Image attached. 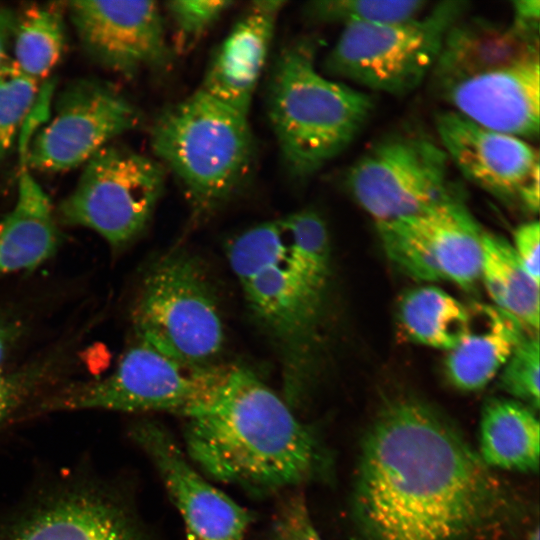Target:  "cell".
I'll use <instances>...</instances> for the list:
<instances>
[{
	"label": "cell",
	"mask_w": 540,
	"mask_h": 540,
	"mask_svg": "<svg viewBox=\"0 0 540 540\" xmlns=\"http://www.w3.org/2000/svg\"><path fill=\"white\" fill-rule=\"evenodd\" d=\"M440 146L462 175L525 211L539 209V153L526 140L485 128L451 110L435 119Z\"/></svg>",
	"instance_id": "4fadbf2b"
},
{
	"label": "cell",
	"mask_w": 540,
	"mask_h": 540,
	"mask_svg": "<svg viewBox=\"0 0 540 540\" xmlns=\"http://www.w3.org/2000/svg\"><path fill=\"white\" fill-rule=\"evenodd\" d=\"M132 321L137 340L187 365H213L224 344L212 288L201 264L185 252H172L149 267Z\"/></svg>",
	"instance_id": "ba28073f"
},
{
	"label": "cell",
	"mask_w": 540,
	"mask_h": 540,
	"mask_svg": "<svg viewBox=\"0 0 540 540\" xmlns=\"http://www.w3.org/2000/svg\"><path fill=\"white\" fill-rule=\"evenodd\" d=\"M468 2H439L428 13L399 23H350L324 59V71L367 89L404 96L428 78L448 30Z\"/></svg>",
	"instance_id": "52a82bcc"
},
{
	"label": "cell",
	"mask_w": 540,
	"mask_h": 540,
	"mask_svg": "<svg viewBox=\"0 0 540 540\" xmlns=\"http://www.w3.org/2000/svg\"><path fill=\"white\" fill-rule=\"evenodd\" d=\"M165 185L157 161L108 144L86 163L74 190L61 202L60 220L99 234L115 250L145 230Z\"/></svg>",
	"instance_id": "9c48e42d"
},
{
	"label": "cell",
	"mask_w": 540,
	"mask_h": 540,
	"mask_svg": "<svg viewBox=\"0 0 540 540\" xmlns=\"http://www.w3.org/2000/svg\"><path fill=\"white\" fill-rule=\"evenodd\" d=\"M0 540H143L120 494L88 472L61 473L0 512Z\"/></svg>",
	"instance_id": "30bf717a"
},
{
	"label": "cell",
	"mask_w": 540,
	"mask_h": 540,
	"mask_svg": "<svg viewBox=\"0 0 540 540\" xmlns=\"http://www.w3.org/2000/svg\"><path fill=\"white\" fill-rule=\"evenodd\" d=\"M150 143L196 216L211 213L234 196L255 158L248 116L199 89L157 116Z\"/></svg>",
	"instance_id": "5b68a950"
},
{
	"label": "cell",
	"mask_w": 540,
	"mask_h": 540,
	"mask_svg": "<svg viewBox=\"0 0 540 540\" xmlns=\"http://www.w3.org/2000/svg\"><path fill=\"white\" fill-rule=\"evenodd\" d=\"M442 147L416 134L372 145L349 168L345 185L376 226L416 216L460 193Z\"/></svg>",
	"instance_id": "8fae6325"
},
{
	"label": "cell",
	"mask_w": 540,
	"mask_h": 540,
	"mask_svg": "<svg viewBox=\"0 0 540 540\" xmlns=\"http://www.w3.org/2000/svg\"><path fill=\"white\" fill-rule=\"evenodd\" d=\"M538 334H527L499 372L500 387L533 410L540 405Z\"/></svg>",
	"instance_id": "f1b7e54d"
},
{
	"label": "cell",
	"mask_w": 540,
	"mask_h": 540,
	"mask_svg": "<svg viewBox=\"0 0 540 540\" xmlns=\"http://www.w3.org/2000/svg\"><path fill=\"white\" fill-rule=\"evenodd\" d=\"M424 0H321L305 6L306 16L320 23L385 24L412 20L422 15Z\"/></svg>",
	"instance_id": "4316f807"
},
{
	"label": "cell",
	"mask_w": 540,
	"mask_h": 540,
	"mask_svg": "<svg viewBox=\"0 0 540 540\" xmlns=\"http://www.w3.org/2000/svg\"><path fill=\"white\" fill-rule=\"evenodd\" d=\"M478 455L490 469L537 472L540 424L534 410L512 399L489 400L481 415Z\"/></svg>",
	"instance_id": "44dd1931"
},
{
	"label": "cell",
	"mask_w": 540,
	"mask_h": 540,
	"mask_svg": "<svg viewBox=\"0 0 540 540\" xmlns=\"http://www.w3.org/2000/svg\"><path fill=\"white\" fill-rule=\"evenodd\" d=\"M271 540H322L302 494L295 493L280 505L273 521Z\"/></svg>",
	"instance_id": "4dcf8cb0"
},
{
	"label": "cell",
	"mask_w": 540,
	"mask_h": 540,
	"mask_svg": "<svg viewBox=\"0 0 540 540\" xmlns=\"http://www.w3.org/2000/svg\"><path fill=\"white\" fill-rule=\"evenodd\" d=\"M62 363L58 353L18 368L0 367V439L13 426L30 419L34 406L51 391Z\"/></svg>",
	"instance_id": "484cf974"
},
{
	"label": "cell",
	"mask_w": 540,
	"mask_h": 540,
	"mask_svg": "<svg viewBox=\"0 0 540 540\" xmlns=\"http://www.w3.org/2000/svg\"><path fill=\"white\" fill-rule=\"evenodd\" d=\"M398 318L412 341L450 351L467 334L472 311L446 291L428 285L411 289L402 296Z\"/></svg>",
	"instance_id": "603a6c76"
},
{
	"label": "cell",
	"mask_w": 540,
	"mask_h": 540,
	"mask_svg": "<svg viewBox=\"0 0 540 540\" xmlns=\"http://www.w3.org/2000/svg\"><path fill=\"white\" fill-rule=\"evenodd\" d=\"M233 1H169L165 11L174 29L178 51L187 50L230 9Z\"/></svg>",
	"instance_id": "f546056e"
},
{
	"label": "cell",
	"mask_w": 540,
	"mask_h": 540,
	"mask_svg": "<svg viewBox=\"0 0 540 540\" xmlns=\"http://www.w3.org/2000/svg\"><path fill=\"white\" fill-rule=\"evenodd\" d=\"M186 418L190 457L223 483L269 494L312 479L324 466L313 432L244 367L230 366L213 395Z\"/></svg>",
	"instance_id": "7a4b0ae2"
},
{
	"label": "cell",
	"mask_w": 540,
	"mask_h": 540,
	"mask_svg": "<svg viewBox=\"0 0 540 540\" xmlns=\"http://www.w3.org/2000/svg\"><path fill=\"white\" fill-rule=\"evenodd\" d=\"M513 18L530 25H539L540 1L516 0L513 3Z\"/></svg>",
	"instance_id": "e575fe53"
},
{
	"label": "cell",
	"mask_w": 540,
	"mask_h": 540,
	"mask_svg": "<svg viewBox=\"0 0 540 540\" xmlns=\"http://www.w3.org/2000/svg\"><path fill=\"white\" fill-rule=\"evenodd\" d=\"M38 96V81L13 60L7 59L0 66V161L9 152Z\"/></svg>",
	"instance_id": "83f0119b"
},
{
	"label": "cell",
	"mask_w": 540,
	"mask_h": 540,
	"mask_svg": "<svg viewBox=\"0 0 540 540\" xmlns=\"http://www.w3.org/2000/svg\"><path fill=\"white\" fill-rule=\"evenodd\" d=\"M505 501L478 452L425 404H389L364 436L354 505L365 540H461Z\"/></svg>",
	"instance_id": "6da1fadb"
},
{
	"label": "cell",
	"mask_w": 540,
	"mask_h": 540,
	"mask_svg": "<svg viewBox=\"0 0 540 540\" xmlns=\"http://www.w3.org/2000/svg\"><path fill=\"white\" fill-rule=\"evenodd\" d=\"M17 66L39 81L60 62L65 49L62 8L56 4L32 5L19 18L13 33Z\"/></svg>",
	"instance_id": "cb8c5ba5"
},
{
	"label": "cell",
	"mask_w": 540,
	"mask_h": 540,
	"mask_svg": "<svg viewBox=\"0 0 540 540\" xmlns=\"http://www.w3.org/2000/svg\"><path fill=\"white\" fill-rule=\"evenodd\" d=\"M129 435L156 466L183 519L187 540H244L251 513L206 481L157 423H134Z\"/></svg>",
	"instance_id": "2e32d148"
},
{
	"label": "cell",
	"mask_w": 540,
	"mask_h": 540,
	"mask_svg": "<svg viewBox=\"0 0 540 540\" xmlns=\"http://www.w3.org/2000/svg\"><path fill=\"white\" fill-rule=\"evenodd\" d=\"M16 19L11 11L0 7V66L7 60V49L13 37Z\"/></svg>",
	"instance_id": "836d02e7"
},
{
	"label": "cell",
	"mask_w": 540,
	"mask_h": 540,
	"mask_svg": "<svg viewBox=\"0 0 540 540\" xmlns=\"http://www.w3.org/2000/svg\"><path fill=\"white\" fill-rule=\"evenodd\" d=\"M229 367L187 365L136 339L111 374L51 390L31 418L79 410L168 411L186 417L213 395Z\"/></svg>",
	"instance_id": "8992f818"
},
{
	"label": "cell",
	"mask_w": 540,
	"mask_h": 540,
	"mask_svg": "<svg viewBox=\"0 0 540 540\" xmlns=\"http://www.w3.org/2000/svg\"><path fill=\"white\" fill-rule=\"evenodd\" d=\"M17 192L12 210L0 220V276L37 268L60 243L51 201L23 164Z\"/></svg>",
	"instance_id": "d6986e66"
},
{
	"label": "cell",
	"mask_w": 540,
	"mask_h": 540,
	"mask_svg": "<svg viewBox=\"0 0 540 540\" xmlns=\"http://www.w3.org/2000/svg\"><path fill=\"white\" fill-rule=\"evenodd\" d=\"M141 122L138 108L110 84L74 81L61 91L54 115L29 142L21 164L49 173L70 170Z\"/></svg>",
	"instance_id": "7c38bea8"
},
{
	"label": "cell",
	"mask_w": 540,
	"mask_h": 540,
	"mask_svg": "<svg viewBox=\"0 0 540 540\" xmlns=\"http://www.w3.org/2000/svg\"><path fill=\"white\" fill-rule=\"evenodd\" d=\"M440 280L471 290L480 280L483 233L461 192L413 217L404 218Z\"/></svg>",
	"instance_id": "ac0fdd59"
},
{
	"label": "cell",
	"mask_w": 540,
	"mask_h": 540,
	"mask_svg": "<svg viewBox=\"0 0 540 540\" xmlns=\"http://www.w3.org/2000/svg\"><path fill=\"white\" fill-rule=\"evenodd\" d=\"M71 21L88 54L125 76L165 67L171 57L155 1H72Z\"/></svg>",
	"instance_id": "9a60e30c"
},
{
	"label": "cell",
	"mask_w": 540,
	"mask_h": 540,
	"mask_svg": "<svg viewBox=\"0 0 540 540\" xmlns=\"http://www.w3.org/2000/svg\"><path fill=\"white\" fill-rule=\"evenodd\" d=\"M539 242L540 224L531 220L517 227L512 246L526 272L540 284Z\"/></svg>",
	"instance_id": "1f68e13d"
},
{
	"label": "cell",
	"mask_w": 540,
	"mask_h": 540,
	"mask_svg": "<svg viewBox=\"0 0 540 540\" xmlns=\"http://www.w3.org/2000/svg\"><path fill=\"white\" fill-rule=\"evenodd\" d=\"M471 311L467 334L448 351L445 361L448 379L462 391L485 387L529 334L516 319L494 305L475 303Z\"/></svg>",
	"instance_id": "ffe728a7"
},
{
	"label": "cell",
	"mask_w": 540,
	"mask_h": 540,
	"mask_svg": "<svg viewBox=\"0 0 540 540\" xmlns=\"http://www.w3.org/2000/svg\"><path fill=\"white\" fill-rule=\"evenodd\" d=\"M448 110L524 140L539 135V26L459 19L428 76Z\"/></svg>",
	"instance_id": "3957f363"
},
{
	"label": "cell",
	"mask_w": 540,
	"mask_h": 540,
	"mask_svg": "<svg viewBox=\"0 0 540 540\" xmlns=\"http://www.w3.org/2000/svg\"><path fill=\"white\" fill-rule=\"evenodd\" d=\"M24 326L19 319L0 313V367L19 343Z\"/></svg>",
	"instance_id": "d6a6232c"
},
{
	"label": "cell",
	"mask_w": 540,
	"mask_h": 540,
	"mask_svg": "<svg viewBox=\"0 0 540 540\" xmlns=\"http://www.w3.org/2000/svg\"><path fill=\"white\" fill-rule=\"evenodd\" d=\"M285 1H253L215 49L200 91L248 116Z\"/></svg>",
	"instance_id": "e0dca14e"
},
{
	"label": "cell",
	"mask_w": 540,
	"mask_h": 540,
	"mask_svg": "<svg viewBox=\"0 0 540 540\" xmlns=\"http://www.w3.org/2000/svg\"><path fill=\"white\" fill-rule=\"evenodd\" d=\"M255 317L279 350L286 402L300 398L322 303L291 269L286 251L238 279Z\"/></svg>",
	"instance_id": "5bb4252c"
},
{
	"label": "cell",
	"mask_w": 540,
	"mask_h": 540,
	"mask_svg": "<svg viewBox=\"0 0 540 540\" xmlns=\"http://www.w3.org/2000/svg\"><path fill=\"white\" fill-rule=\"evenodd\" d=\"M480 279L498 309L516 319L529 334H538L540 284L526 272L510 242L483 233Z\"/></svg>",
	"instance_id": "7402d4cb"
},
{
	"label": "cell",
	"mask_w": 540,
	"mask_h": 540,
	"mask_svg": "<svg viewBox=\"0 0 540 540\" xmlns=\"http://www.w3.org/2000/svg\"><path fill=\"white\" fill-rule=\"evenodd\" d=\"M315 40L279 53L269 79L267 114L289 173L307 178L343 152L373 110L371 96L325 77L315 65Z\"/></svg>",
	"instance_id": "277c9868"
},
{
	"label": "cell",
	"mask_w": 540,
	"mask_h": 540,
	"mask_svg": "<svg viewBox=\"0 0 540 540\" xmlns=\"http://www.w3.org/2000/svg\"><path fill=\"white\" fill-rule=\"evenodd\" d=\"M281 222L291 269L311 292L323 299L330 271V239L324 220L317 212L304 209Z\"/></svg>",
	"instance_id": "d4e9b609"
}]
</instances>
